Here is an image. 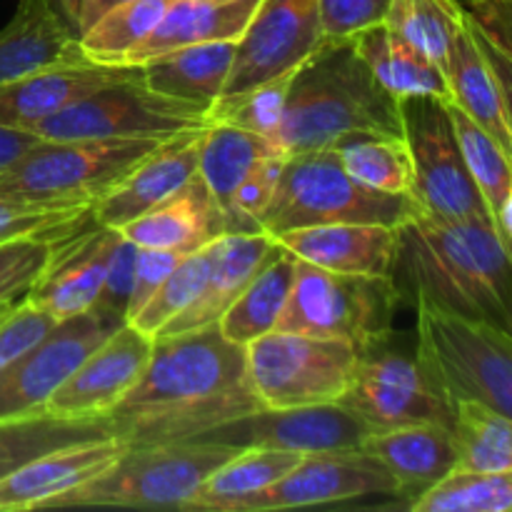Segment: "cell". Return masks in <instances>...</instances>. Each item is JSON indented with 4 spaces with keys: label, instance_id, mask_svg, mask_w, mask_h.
Wrapping results in <instances>:
<instances>
[{
    "label": "cell",
    "instance_id": "obj_1",
    "mask_svg": "<svg viewBox=\"0 0 512 512\" xmlns=\"http://www.w3.org/2000/svg\"><path fill=\"white\" fill-rule=\"evenodd\" d=\"M263 408L245 368V348L218 325L153 338L138 383L108 413L115 438L130 448L185 443Z\"/></svg>",
    "mask_w": 512,
    "mask_h": 512
},
{
    "label": "cell",
    "instance_id": "obj_2",
    "mask_svg": "<svg viewBox=\"0 0 512 512\" xmlns=\"http://www.w3.org/2000/svg\"><path fill=\"white\" fill-rule=\"evenodd\" d=\"M390 278L400 295L512 333V265L483 220H433L413 213L398 225Z\"/></svg>",
    "mask_w": 512,
    "mask_h": 512
},
{
    "label": "cell",
    "instance_id": "obj_3",
    "mask_svg": "<svg viewBox=\"0 0 512 512\" xmlns=\"http://www.w3.org/2000/svg\"><path fill=\"white\" fill-rule=\"evenodd\" d=\"M353 133L403 138L400 100L378 83L350 38H323L295 70L273 145L285 155Z\"/></svg>",
    "mask_w": 512,
    "mask_h": 512
},
{
    "label": "cell",
    "instance_id": "obj_4",
    "mask_svg": "<svg viewBox=\"0 0 512 512\" xmlns=\"http://www.w3.org/2000/svg\"><path fill=\"white\" fill-rule=\"evenodd\" d=\"M420 365L435 393L450 405L478 400L512 415V333L488 320L450 313L415 300Z\"/></svg>",
    "mask_w": 512,
    "mask_h": 512
},
{
    "label": "cell",
    "instance_id": "obj_5",
    "mask_svg": "<svg viewBox=\"0 0 512 512\" xmlns=\"http://www.w3.org/2000/svg\"><path fill=\"white\" fill-rule=\"evenodd\" d=\"M415 213L408 195H388L358 183L330 148L288 155L278 188L260 215L268 235L335 223H370L398 228Z\"/></svg>",
    "mask_w": 512,
    "mask_h": 512
},
{
    "label": "cell",
    "instance_id": "obj_6",
    "mask_svg": "<svg viewBox=\"0 0 512 512\" xmlns=\"http://www.w3.org/2000/svg\"><path fill=\"white\" fill-rule=\"evenodd\" d=\"M238 450L215 443H168L130 448L110 468L78 488L48 500L40 510L145 508L180 510L210 473Z\"/></svg>",
    "mask_w": 512,
    "mask_h": 512
},
{
    "label": "cell",
    "instance_id": "obj_7",
    "mask_svg": "<svg viewBox=\"0 0 512 512\" xmlns=\"http://www.w3.org/2000/svg\"><path fill=\"white\" fill-rule=\"evenodd\" d=\"M160 143L163 138L40 140L0 173V198L93 208Z\"/></svg>",
    "mask_w": 512,
    "mask_h": 512
},
{
    "label": "cell",
    "instance_id": "obj_8",
    "mask_svg": "<svg viewBox=\"0 0 512 512\" xmlns=\"http://www.w3.org/2000/svg\"><path fill=\"white\" fill-rule=\"evenodd\" d=\"M400 300L403 295L393 278L333 273L298 260L275 330L345 340L363 353L388 343Z\"/></svg>",
    "mask_w": 512,
    "mask_h": 512
},
{
    "label": "cell",
    "instance_id": "obj_9",
    "mask_svg": "<svg viewBox=\"0 0 512 512\" xmlns=\"http://www.w3.org/2000/svg\"><path fill=\"white\" fill-rule=\"evenodd\" d=\"M360 350L345 340L270 330L245 345V368L263 408L340 403Z\"/></svg>",
    "mask_w": 512,
    "mask_h": 512
},
{
    "label": "cell",
    "instance_id": "obj_10",
    "mask_svg": "<svg viewBox=\"0 0 512 512\" xmlns=\"http://www.w3.org/2000/svg\"><path fill=\"white\" fill-rule=\"evenodd\" d=\"M403 138L413 160L410 195L415 213L433 220H483L490 223L488 208L478 185L465 168L455 138L450 103L435 95H415L400 100Z\"/></svg>",
    "mask_w": 512,
    "mask_h": 512
},
{
    "label": "cell",
    "instance_id": "obj_11",
    "mask_svg": "<svg viewBox=\"0 0 512 512\" xmlns=\"http://www.w3.org/2000/svg\"><path fill=\"white\" fill-rule=\"evenodd\" d=\"M208 105L155 93L138 78L105 85L33 128L40 140L173 138L210 123Z\"/></svg>",
    "mask_w": 512,
    "mask_h": 512
},
{
    "label": "cell",
    "instance_id": "obj_12",
    "mask_svg": "<svg viewBox=\"0 0 512 512\" xmlns=\"http://www.w3.org/2000/svg\"><path fill=\"white\" fill-rule=\"evenodd\" d=\"M388 343L363 350L340 405L353 410L370 430L400 425H443L453 420V405L435 393L410 355L385 350Z\"/></svg>",
    "mask_w": 512,
    "mask_h": 512
},
{
    "label": "cell",
    "instance_id": "obj_13",
    "mask_svg": "<svg viewBox=\"0 0 512 512\" xmlns=\"http://www.w3.org/2000/svg\"><path fill=\"white\" fill-rule=\"evenodd\" d=\"M120 325L125 323L98 310L58 320L38 343L0 368V420L45 413L50 395Z\"/></svg>",
    "mask_w": 512,
    "mask_h": 512
},
{
    "label": "cell",
    "instance_id": "obj_14",
    "mask_svg": "<svg viewBox=\"0 0 512 512\" xmlns=\"http://www.w3.org/2000/svg\"><path fill=\"white\" fill-rule=\"evenodd\" d=\"M368 433L370 428L353 410L340 403H323L298 405V408H258L195 435L193 443L308 455L360 450Z\"/></svg>",
    "mask_w": 512,
    "mask_h": 512
},
{
    "label": "cell",
    "instance_id": "obj_15",
    "mask_svg": "<svg viewBox=\"0 0 512 512\" xmlns=\"http://www.w3.org/2000/svg\"><path fill=\"white\" fill-rule=\"evenodd\" d=\"M323 40L318 0H260L243 35L218 100L235 98L278 75L295 73Z\"/></svg>",
    "mask_w": 512,
    "mask_h": 512
},
{
    "label": "cell",
    "instance_id": "obj_16",
    "mask_svg": "<svg viewBox=\"0 0 512 512\" xmlns=\"http://www.w3.org/2000/svg\"><path fill=\"white\" fill-rule=\"evenodd\" d=\"M385 495L400 498V488L383 463L363 450L308 453L278 483L258 495L238 500L228 512H268L313 505H338L348 500Z\"/></svg>",
    "mask_w": 512,
    "mask_h": 512
},
{
    "label": "cell",
    "instance_id": "obj_17",
    "mask_svg": "<svg viewBox=\"0 0 512 512\" xmlns=\"http://www.w3.org/2000/svg\"><path fill=\"white\" fill-rule=\"evenodd\" d=\"M150 353L153 338L128 323L120 325L50 395L45 413L60 418H108L110 410L138 383Z\"/></svg>",
    "mask_w": 512,
    "mask_h": 512
},
{
    "label": "cell",
    "instance_id": "obj_18",
    "mask_svg": "<svg viewBox=\"0 0 512 512\" xmlns=\"http://www.w3.org/2000/svg\"><path fill=\"white\" fill-rule=\"evenodd\" d=\"M443 73L450 103L512 155L510 58L475 30L468 13L450 43Z\"/></svg>",
    "mask_w": 512,
    "mask_h": 512
},
{
    "label": "cell",
    "instance_id": "obj_19",
    "mask_svg": "<svg viewBox=\"0 0 512 512\" xmlns=\"http://www.w3.org/2000/svg\"><path fill=\"white\" fill-rule=\"evenodd\" d=\"M118 238L120 230L103 228L93 220L88 228L58 240L48 268L30 285L25 298L53 320L93 310Z\"/></svg>",
    "mask_w": 512,
    "mask_h": 512
},
{
    "label": "cell",
    "instance_id": "obj_20",
    "mask_svg": "<svg viewBox=\"0 0 512 512\" xmlns=\"http://www.w3.org/2000/svg\"><path fill=\"white\" fill-rule=\"evenodd\" d=\"M138 75L140 65H108L93 63V60L33 70V73H25L0 85V125L33 133L35 125L60 113L75 100L85 98L105 85L138 78Z\"/></svg>",
    "mask_w": 512,
    "mask_h": 512
},
{
    "label": "cell",
    "instance_id": "obj_21",
    "mask_svg": "<svg viewBox=\"0 0 512 512\" xmlns=\"http://www.w3.org/2000/svg\"><path fill=\"white\" fill-rule=\"evenodd\" d=\"M203 128L185 130L163 140L145 155L125 178L93 203V220L103 228L120 230L138 215L148 213L165 198L178 193L198 173V145Z\"/></svg>",
    "mask_w": 512,
    "mask_h": 512
},
{
    "label": "cell",
    "instance_id": "obj_22",
    "mask_svg": "<svg viewBox=\"0 0 512 512\" xmlns=\"http://www.w3.org/2000/svg\"><path fill=\"white\" fill-rule=\"evenodd\" d=\"M125 450L128 443L108 435L38 455L0 478V512L40 510L48 500L103 473Z\"/></svg>",
    "mask_w": 512,
    "mask_h": 512
},
{
    "label": "cell",
    "instance_id": "obj_23",
    "mask_svg": "<svg viewBox=\"0 0 512 512\" xmlns=\"http://www.w3.org/2000/svg\"><path fill=\"white\" fill-rule=\"evenodd\" d=\"M275 240L298 260L333 270V273L390 278L395 250H398V228L370 223H335L288 230V233L275 235Z\"/></svg>",
    "mask_w": 512,
    "mask_h": 512
},
{
    "label": "cell",
    "instance_id": "obj_24",
    "mask_svg": "<svg viewBox=\"0 0 512 512\" xmlns=\"http://www.w3.org/2000/svg\"><path fill=\"white\" fill-rule=\"evenodd\" d=\"M275 250L278 240L268 233H223L210 240V270L203 290L190 308L170 320L155 338L218 325L220 315L233 305Z\"/></svg>",
    "mask_w": 512,
    "mask_h": 512
},
{
    "label": "cell",
    "instance_id": "obj_25",
    "mask_svg": "<svg viewBox=\"0 0 512 512\" xmlns=\"http://www.w3.org/2000/svg\"><path fill=\"white\" fill-rule=\"evenodd\" d=\"M223 233V218L198 173L178 193L120 228V235L135 248L173 250L180 255L203 248Z\"/></svg>",
    "mask_w": 512,
    "mask_h": 512
},
{
    "label": "cell",
    "instance_id": "obj_26",
    "mask_svg": "<svg viewBox=\"0 0 512 512\" xmlns=\"http://www.w3.org/2000/svg\"><path fill=\"white\" fill-rule=\"evenodd\" d=\"M363 453L385 465L400 488V498L410 500L455 468L448 428L443 425H400L388 430H370ZM405 503V505H408Z\"/></svg>",
    "mask_w": 512,
    "mask_h": 512
},
{
    "label": "cell",
    "instance_id": "obj_27",
    "mask_svg": "<svg viewBox=\"0 0 512 512\" xmlns=\"http://www.w3.org/2000/svg\"><path fill=\"white\" fill-rule=\"evenodd\" d=\"M88 60L78 38L45 0H18L13 18L0 28V85L48 65Z\"/></svg>",
    "mask_w": 512,
    "mask_h": 512
},
{
    "label": "cell",
    "instance_id": "obj_28",
    "mask_svg": "<svg viewBox=\"0 0 512 512\" xmlns=\"http://www.w3.org/2000/svg\"><path fill=\"white\" fill-rule=\"evenodd\" d=\"M258 3L260 0H170L160 23L128 55V63L143 65L155 55L195 43H235Z\"/></svg>",
    "mask_w": 512,
    "mask_h": 512
},
{
    "label": "cell",
    "instance_id": "obj_29",
    "mask_svg": "<svg viewBox=\"0 0 512 512\" xmlns=\"http://www.w3.org/2000/svg\"><path fill=\"white\" fill-rule=\"evenodd\" d=\"M235 43H195L155 55L140 65L143 83L155 93L190 103L213 105L220 98L233 65Z\"/></svg>",
    "mask_w": 512,
    "mask_h": 512
},
{
    "label": "cell",
    "instance_id": "obj_30",
    "mask_svg": "<svg viewBox=\"0 0 512 512\" xmlns=\"http://www.w3.org/2000/svg\"><path fill=\"white\" fill-rule=\"evenodd\" d=\"M350 40L370 73L398 100L415 98V95H435L448 100L443 70L383 23L353 35Z\"/></svg>",
    "mask_w": 512,
    "mask_h": 512
},
{
    "label": "cell",
    "instance_id": "obj_31",
    "mask_svg": "<svg viewBox=\"0 0 512 512\" xmlns=\"http://www.w3.org/2000/svg\"><path fill=\"white\" fill-rule=\"evenodd\" d=\"M295 268H298V258L278 243V250L260 265V270L250 278L243 293L220 315V333L230 343L245 348L248 343L275 330L285 303H288L290 288H293Z\"/></svg>",
    "mask_w": 512,
    "mask_h": 512
},
{
    "label": "cell",
    "instance_id": "obj_32",
    "mask_svg": "<svg viewBox=\"0 0 512 512\" xmlns=\"http://www.w3.org/2000/svg\"><path fill=\"white\" fill-rule=\"evenodd\" d=\"M273 143L230 123H208L198 145V175L213 198L225 233H230V200L243 175L260 155L270 153Z\"/></svg>",
    "mask_w": 512,
    "mask_h": 512
},
{
    "label": "cell",
    "instance_id": "obj_33",
    "mask_svg": "<svg viewBox=\"0 0 512 512\" xmlns=\"http://www.w3.org/2000/svg\"><path fill=\"white\" fill-rule=\"evenodd\" d=\"M303 455L285 450L243 448L230 455L215 473L205 478L198 493L180 505L188 512H228L238 500L258 495L260 490L278 483L290 468L298 465Z\"/></svg>",
    "mask_w": 512,
    "mask_h": 512
},
{
    "label": "cell",
    "instance_id": "obj_34",
    "mask_svg": "<svg viewBox=\"0 0 512 512\" xmlns=\"http://www.w3.org/2000/svg\"><path fill=\"white\" fill-rule=\"evenodd\" d=\"M455 468L475 473H512V420L478 400L453 403L448 425Z\"/></svg>",
    "mask_w": 512,
    "mask_h": 512
},
{
    "label": "cell",
    "instance_id": "obj_35",
    "mask_svg": "<svg viewBox=\"0 0 512 512\" xmlns=\"http://www.w3.org/2000/svg\"><path fill=\"white\" fill-rule=\"evenodd\" d=\"M108 435H113L108 418H60L40 413L0 420V478L38 455Z\"/></svg>",
    "mask_w": 512,
    "mask_h": 512
},
{
    "label": "cell",
    "instance_id": "obj_36",
    "mask_svg": "<svg viewBox=\"0 0 512 512\" xmlns=\"http://www.w3.org/2000/svg\"><path fill=\"white\" fill-rule=\"evenodd\" d=\"M330 148L340 165L358 183L388 195H410L413 185V160L405 138L373 133H353L335 140Z\"/></svg>",
    "mask_w": 512,
    "mask_h": 512
},
{
    "label": "cell",
    "instance_id": "obj_37",
    "mask_svg": "<svg viewBox=\"0 0 512 512\" xmlns=\"http://www.w3.org/2000/svg\"><path fill=\"white\" fill-rule=\"evenodd\" d=\"M168 5L170 0H128L115 5L80 35V50L93 63H128V55L153 33Z\"/></svg>",
    "mask_w": 512,
    "mask_h": 512
},
{
    "label": "cell",
    "instance_id": "obj_38",
    "mask_svg": "<svg viewBox=\"0 0 512 512\" xmlns=\"http://www.w3.org/2000/svg\"><path fill=\"white\" fill-rule=\"evenodd\" d=\"M405 508L410 512H508L512 508V473L450 468Z\"/></svg>",
    "mask_w": 512,
    "mask_h": 512
},
{
    "label": "cell",
    "instance_id": "obj_39",
    "mask_svg": "<svg viewBox=\"0 0 512 512\" xmlns=\"http://www.w3.org/2000/svg\"><path fill=\"white\" fill-rule=\"evenodd\" d=\"M463 18L465 8L460 0H390L383 25L445 70L450 43Z\"/></svg>",
    "mask_w": 512,
    "mask_h": 512
},
{
    "label": "cell",
    "instance_id": "obj_40",
    "mask_svg": "<svg viewBox=\"0 0 512 512\" xmlns=\"http://www.w3.org/2000/svg\"><path fill=\"white\" fill-rule=\"evenodd\" d=\"M450 120H453L455 138H458L465 168H468L470 178L478 185L480 198L488 208V215L493 218V213H498L503 205L512 203L510 155L453 103H450Z\"/></svg>",
    "mask_w": 512,
    "mask_h": 512
},
{
    "label": "cell",
    "instance_id": "obj_41",
    "mask_svg": "<svg viewBox=\"0 0 512 512\" xmlns=\"http://www.w3.org/2000/svg\"><path fill=\"white\" fill-rule=\"evenodd\" d=\"M210 270V243L203 248L193 250V253L183 255L178 260L173 270H170L168 278L160 283V288L155 290L153 298L138 310L135 318L128 320V325H133L135 330H140L148 338H155L170 320L178 318L185 308H190L195 298L203 290L205 278H208Z\"/></svg>",
    "mask_w": 512,
    "mask_h": 512
},
{
    "label": "cell",
    "instance_id": "obj_42",
    "mask_svg": "<svg viewBox=\"0 0 512 512\" xmlns=\"http://www.w3.org/2000/svg\"><path fill=\"white\" fill-rule=\"evenodd\" d=\"M93 223L90 205L23 203L0 198V243L23 238L63 240Z\"/></svg>",
    "mask_w": 512,
    "mask_h": 512
},
{
    "label": "cell",
    "instance_id": "obj_43",
    "mask_svg": "<svg viewBox=\"0 0 512 512\" xmlns=\"http://www.w3.org/2000/svg\"><path fill=\"white\" fill-rule=\"evenodd\" d=\"M295 73L278 75L228 100H215L208 110L210 123H230L273 143L283 123L285 100ZM275 148V145H273Z\"/></svg>",
    "mask_w": 512,
    "mask_h": 512
},
{
    "label": "cell",
    "instance_id": "obj_44",
    "mask_svg": "<svg viewBox=\"0 0 512 512\" xmlns=\"http://www.w3.org/2000/svg\"><path fill=\"white\" fill-rule=\"evenodd\" d=\"M285 160L288 155L275 148L260 155L253 168L243 175L230 200V233H263L258 225L260 215L278 188Z\"/></svg>",
    "mask_w": 512,
    "mask_h": 512
},
{
    "label": "cell",
    "instance_id": "obj_45",
    "mask_svg": "<svg viewBox=\"0 0 512 512\" xmlns=\"http://www.w3.org/2000/svg\"><path fill=\"white\" fill-rule=\"evenodd\" d=\"M58 240L23 238L0 243V305L25 298L30 285L43 275Z\"/></svg>",
    "mask_w": 512,
    "mask_h": 512
},
{
    "label": "cell",
    "instance_id": "obj_46",
    "mask_svg": "<svg viewBox=\"0 0 512 512\" xmlns=\"http://www.w3.org/2000/svg\"><path fill=\"white\" fill-rule=\"evenodd\" d=\"M388 8L390 0H318L323 38H353L383 23Z\"/></svg>",
    "mask_w": 512,
    "mask_h": 512
},
{
    "label": "cell",
    "instance_id": "obj_47",
    "mask_svg": "<svg viewBox=\"0 0 512 512\" xmlns=\"http://www.w3.org/2000/svg\"><path fill=\"white\" fill-rule=\"evenodd\" d=\"M55 323L58 320L43 313L38 305L30 303L28 298H20L8 318L0 323V368H5L10 360H15L30 345L38 343Z\"/></svg>",
    "mask_w": 512,
    "mask_h": 512
},
{
    "label": "cell",
    "instance_id": "obj_48",
    "mask_svg": "<svg viewBox=\"0 0 512 512\" xmlns=\"http://www.w3.org/2000/svg\"><path fill=\"white\" fill-rule=\"evenodd\" d=\"M135 255H138V248H135L128 238L120 235L118 243H115L113 255H110L108 270H105L103 288H100L98 300H95L93 305V310L108 315V318L120 320V323H125V310H128Z\"/></svg>",
    "mask_w": 512,
    "mask_h": 512
},
{
    "label": "cell",
    "instance_id": "obj_49",
    "mask_svg": "<svg viewBox=\"0 0 512 512\" xmlns=\"http://www.w3.org/2000/svg\"><path fill=\"white\" fill-rule=\"evenodd\" d=\"M180 258H183V255L173 253V250L138 248V255H135L133 285H130L128 310H125V323H128L130 318H135L138 310L153 298L155 290H158L160 283L168 278L170 270L178 265Z\"/></svg>",
    "mask_w": 512,
    "mask_h": 512
},
{
    "label": "cell",
    "instance_id": "obj_50",
    "mask_svg": "<svg viewBox=\"0 0 512 512\" xmlns=\"http://www.w3.org/2000/svg\"><path fill=\"white\" fill-rule=\"evenodd\" d=\"M35 143H40V138L28 130H15V128H3L0 125V173H3L8 165H13L25 150L33 148Z\"/></svg>",
    "mask_w": 512,
    "mask_h": 512
},
{
    "label": "cell",
    "instance_id": "obj_51",
    "mask_svg": "<svg viewBox=\"0 0 512 512\" xmlns=\"http://www.w3.org/2000/svg\"><path fill=\"white\" fill-rule=\"evenodd\" d=\"M128 0H83L80 3V15H78V38L100 18L105 15L108 10H113L115 5H123Z\"/></svg>",
    "mask_w": 512,
    "mask_h": 512
},
{
    "label": "cell",
    "instance_id": "obj_52",
    "mask_svg": "<svg viewBox=\"0 0 512 512\" xmlns=\"http://www.w3.org/2000/svg\"><path fill=\"white\" fill-rule=\"evenodd\" d=\"M50 5L55 15L65 23V28L78 38V15H80V3L83 0H45Z\"/></svg>",
    "mask_w": 512,
    "mask_h": 512
},
{
    "label": "cell",
    "instance_id": "obj_53",
    "mask_svg": "<svg viewBox=\"0 0 512 512\" xmlns=\"http://www.w3.org/2000/svg\"><path fill=\"white\" fill-rule=\"evenodd\" d=\"M15 305H18V300H13V303H3V305H0V323H3V320L8 318L10 310H13Z\"/></svg>",
    "mask_w": 512,
    "mask_h": 512
}]
</instances>
